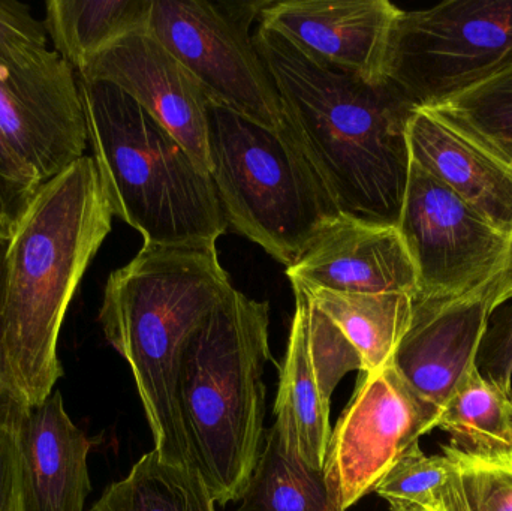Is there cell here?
Returning a JSON list of instances; mask_svg holds the SVG:
<instances>
[{
    "mask_svg": "<svg viewBox=\"0 0 512 511\" xmlns=\"http://www.w3.org/2000/svg\"><path fill=\"white\" fill-rule=\"evenodd\" d=\"M252 39L279 95L283 125L340 215L397 227L417 107L388 78L372 83L322 65L273 30L259 26Z\"/></svg>",
    "mask_w": 512,
    "mask_h": 511,
    "instance_id": "obj_1",
    "label": "cell"
},
{
    "mask_svg": "<svg viewBox=\"0 0 512 511\" xmlns=\"http://www.w3.org/2000/svg\"><path fill=\"white\" fill-rule=\"evenodd\" d=\"M92 156L42 183L15 224L5 254L3 351L12 395L35 407L62 378L66 312L113 227Z\"/></svg>",
    "mask_w": 512,
    "mask_h": 511,
    "instance_id": "obj_2",
    "label": "cell"
},
{
    "mask_svg": "<svg viewBox=\"0 0 512 511\" xmlns=\"http://www.w3.org/2000/svg\"><path fill=\"white\" fill-rule=\"evenodd\" d=\"M216 245H147L105 285L99 321L128 362L155 452L195 470L179 405L183 350L209 312L230 293Z\"/></svg>",
    "mask_w": 512,
    "mask_h": 511,
    "instance_id": "obj_3",
    "label": "cell"
},
{
    "mask_svg": "<svg viewBox=\"0 0 512 511\" xmlns=\"http://www.w3.org/2000/svg\"><path fill=\"white\" fill-rule=\"evenodd\" d=\"M270 306L231 288L186 342L179 405L195 468L216 504L240 501L264 447Z\"/></svg>",
    "mask_w": 512,
    "mask_h": 511,
    "instance_id": "obj_4",
    "label": "cell"
},
{
    "mask_svg": "<svg viewBox=\"0 0 512 511\" xmlns=\"http://www.w3.org/2000/svg\"><path fill=\"white\" fill-rule=\"evenodd\" d=\"M78 84L113 215L147 245H216L228 224L210 174L128 93L104 81Z\"/></svg>",
    "mask_w": 512,
    "mask_h": 511,
    "instance_id": "obj_5",
    "label": "cell"
},
{
    "mask_svg": "<svg viewBox=\"0 0 512 511\" xmlns=\"http://www.w3.org/2000/svg\"><path fill=\"white\" fill-rule=\"evenodd\" d=\"M209 153L227 224L286 267L340 216L283 122L265 128L209 102Z\"/></svg>",
    "mask_w": 512,
    "mask_h": 511,
    "instance_id": "obj_6",
    "label": "cell"
},
{
    "mask_svg": "<svg viewBox=\"0 0 512 511\" xmlns=\"http://www.w3.org/2000/svg\"><path fill=\"white\" fill-rule=\"evenodd\" d=\"M512 62V0H448L400 12L385 78L430 108Z\"/></svg>",
    "mask_w": 512,
    "mask_h": 511,
    "instance_id": "obj_7",
    "label": "cell"
},
{
    "mask_svg": "<svg viewBox=\"0 0 512 511\" xmlns=\"http://www.w3.org/2000/svg\"><path fill=\"white\" fill-rule=\"evenodd\" d=\"M265 5L153 0L149 29L188 69L210 104L277 129L283 122L279 95L249 35Z\"/></svg>",
    "mask_w": 512,
    "mask_h": 511,
    "instance_id": "obj_8",
    "label": "cell"
},
{
    "mask_svg": "<svg viewBox=\"0 0 512 511\" xmlns=\"http://www.w3.org/2000/svg\"><path fill=\"white\" fill-rule=\"evenodd\" d=\"M418 276L420 299H457L493 287L510 237L411 159L397 224Z\"/></svg>",
    "mask_w": 512,
    "mask_h": 511,
    "instance_id": "obj_9",
    "label": "cell"
},
{
    "mask_svg": "<svg viewBox=\"0 0 512 511\" xmlns=\"http://www.w3.org/2000/svg\"><path fill=\"white\" fill-rule=\"evenodd\" d=\"M441 410L421 398L394 368L364 375L331 432L324 479L340 510L372 494L394 465L438 426Z\"/></svg>",
    "mask_w": 512,
    "mask_h": 511,
    "instance_id": "obj_10",
    "label": "cell"
},
{
    "mask_svg": "<svg viewBox=\"0 0 512 511\" xmlns=\"http://www.w3.org/2000/svg\"><path fill=\"white\" fill-rule=\"evenodd\" d=\"M0 131L42 183L86 156L87 123L74 66L54 50L24 66L0 57Z\"/></svg>",
    "mask_w": 512,
    "mask_h": 511,
    "instance_id": "obj_11",
    "label": "cell"
},
{
    "mask_svg": "<svg viewBox=\"0 0 512 511\" xmlns=\"http://www.w3.org/2000/svg\"><path fill=\"white\" fill-rule=\"evenodd\" d=\"M77 74L128 93L210 174L209 101L149 24L117 39Z\"/></svg>",
    "mask_w": 512,
    "mask_h": 511,
    "instance_id": "obj_12",
    "label": "cell"
},
{
    "mask_svg": "<svg viewBox=\"0 0 512 511\" xmlns=\"http://www.w3.org/2000/svg\"><path fill=\"white\" fill-rule=\"evenodd\" d=\"M400 12L388 0H285L267 2L259 26L279 33L322 65L375 83L385 78Z\"/></svg>",
    "mask_w": 512,
    "mask_h": 511,
    "instance_id": "obj_13",
    "label": "cell"
},
{
    "mask_svg": "<svg viewBox=\"0 0 512 511\" xmlns=\"http://www.w3.org/2000/svg\"><path fill=\"white\" fill-rule=\"evenodd\" d=\"M292 288L417 297L418 276L396 225L337 216L292 266Z\"/></svg>",
    "mask_w": 512,
    "mask_h": 511,
    "instance_id": "obj_14",
    "label": "cell"
},
{
    "mask_svg": "<svg viewBox=\"0 0 512 511\" xmlns=\"http://www.w3.org/2000/svg\"><path fill=\"white\" fill-rule=\"evenodd\" d=\"M493 287L457 299H414L393 365L421 398L442 408L477 366L493 312Z\"/></svg>",
    "mask_w": 512,
    "mask_h": 511,
    "instance_id": "obj_15",
    "label": "cell"
},
{
    "mask_svg": "<svg viewBox=\"0 0 512 511\" xmlns=\"http://www.w3.org/2000/svg\"><path fill=\"white\" fill-rule=\"evenodd\" d=\"M411 159L453 189L496 230L512 234V167L429 108L408 123Z\"/></svg>",
    "mask_w": 512,
    "mask_h": 511,
    "instance_id": "obj_16",
    "label": "cell"
},
{
    "mask_svg": "<svg viewBox=\"0 0 512 511\" xmlns=\"http://www.w3.org/2000/svg\"><path fill=\"white\" fill-rule=\"evenodd\" d=\"M20 444L32 511H84L89 497L87 458L92 441L72 422L63 398L26 407Z\"/></svg>",
    "mask_w": 512,
    "mask_h": 511,
    "instance_id": "obj_17",
    "label": "cell"
},
{
    "mask_svg": "<svg viewBox=\"0 0 512 511\" xmlns=\"http://www.w3.org/2000/svg\"><path fill=\"white\" fill-rule=\"evenodd\" d=\"M279 378L273 428L286 452L297 456L310 470L324 473L333 432L331 399L325 396L319 384L310 356L306 312L298 300H295V314Z\"/></svg>",
    "mask_w": 512,
    "mask_h": 511,
    "instance_id": "obj_18",
    "label": "cell"
},
{
    "mask_svg": "<svg viewBox=\"0 0 512 511\" xmlns=\"http://www.w3.org/2000/svg\"><path fill=\"white\" fill-rule=\"evenodd\" d=\"M292 290L303 293L339 327L360 356L361 374H373L393 363L394 354L411 326L415 296Z\"/></svg>",
    "mask_w": 512,
    "mask_h": 511,
    "instance_id": "obj_19",
    "label": "cell"
},
{
    "mask_svg": "<svg viewBox=\"0 0 512 511\" xmlns=\"http://www.w3.org/2000/svg\"><path fill=\"white\" fill-rule=\"evenodd\" d=\"M153 0H50L44 24L75 71L117 39L149 24Z\"/></svg>",
    "mask_w": 512,
    "mask_h": 511,
    "instance_id": "obj_20",
    "label": "cell"
},
{
    "mask_svg": "<svg viewBox=\"0 0 512 511\" xmlns=\"http://www.w3.org/2000/svg\"><path fill=\"white\" fill-rule=\"evenodd\" d=\"M436 429L447 432L459 452H511L512 389L487 380L475 366L442 408Z\"/></svg>",
    "mask_w": 512,
    "mask_h": 511,
    "instance_id": "obj_21",
    "label": "cell"
},
{
    "mask_svg": "<svg viewBox=\"0 0 512 511\" xmlns=\"http://www.w3.org/2000/svg\"><path fill=\"white\" fill-rule=\"evenodd\" d=\"M89 511H216V503L197 470L165 462L153 450Z\"/></svg>",
    "mask_w": 512,
    "mask_h": 511,
    "instance_id": "obj_22",
    "label": "cell"
},
{
    "mask_svg": "<svg viewBox=\"0 0 512 511\" xmlns=\"http://www.w3.org/2000/svg\"><path fill=\"white\" fill-rule=\"evenodd\" d=\"M239 511H343L331 500L324 473L286 452L271 428Z\"/></svg>",
    "mask_w": 512,
    "mask_h": 511,
    "instance_id": "obj_23",
    "label": "cell"
},
{
    "mask_svg": "<svg viewBox=\"0 0 512 511\" xmlns=\"http://www.w3.org/2000/svg\"><path fill=\"white\" fill-rule=\"evenodd\" d=\"M429 110L512 167V62Z\"/></svg>",
    "mask_w": 512,
    "mask_h": 511,
    "instance_id": "obj_24",
    "label": "cell"
},
{
    "mask_svg": "<svg viewBox=\"0 0 512 511\" xmlns=\"http://www.w3.org/2000/svg\"><path fill=\"white\" fill-rule=\"evenodd\" d=\"M453 474L430 509L415 511H512V450L469 455L444 447ZM408 509V507H405Z\"/></svg>",
    "mask_w": 512,
    "mask_h": 511,
    "instance_id": "obj_25",
    "label": "cell"
},
{
    "mask_svg": "<svg viewBox=\"0 0 512 511\" xmlns=\"http://www.w3.org/2000/svg\"><path fill=\"white\" fill-rule=\"evenodd\" d=\"M453 474V464L445 455L427 456L420 444L412 447L376 489L390 507L430 509Z\"/></svg>",
    "mask_w": 512,
    "mask_h": 511,
    "instance_id": "obj_26",
    "label": "cell"
},
{
    "mask_svg": "<svg viewBox=\"0 0 512 511\" xmlns=\"http://www.w3.org/2000/svg\"><path fill=\"white\" fill-rule=\"evenodd\" d=\"M294 294L306 312L310 356L319 384L325 396L331 399L337 384L348 372L361 371L360 356L324 312L319 311L300 291H294Z\"/></svg>",
    "mask_w": 512,
    "mask_h": 511,
    "instance_id": "obj_27",
    "label": "cell"
},
{
    "mask_svg": "<svg viewBox=\"0 0 512 511\" xmlns=\"http://www.w3.org/2000/svg\"><path fill=\"white\" fill-rule=\"evenodd\" d=\"M24 408L11 393L0 395V511H32L20 444Z\"/></svg>",
    "mask_w": 512,
    "mask_h": 511,
    "instance_id": "obj_28",
    "label": "cell"
},
{
    "mask_svg": "<svg viewBox=\"0 0 512 511\" xmlns=\"http://www.w3.org/2000/svg\"><path fill=\"white\" fill-rule=\"evenodd\" d=\"M45 24L17 0H0V57L14 65H30L48 53Z\"/></svg>",
    "mask_w": 512,
    "mask_h": 511,
    "instance_id": "obj_29",
    "label": "cell"
},
{
    "mask_svg": "<svg viewBox=\"0 0 512 511\" xmlns=\"http://www.w3.org/2000/svg\"><path fill=\"white\" fill-rule=\"evenodd\" d=\"M41 185L36 171L0 131V231L8 239Z\"/></svg>",
    "mask_w": 512,
    "mask_h": 511,
    "instance_id": "obj_30",
    "label": "cell"
},
{
    "mask_svg": "<svg viewBox=\"0 0 512 511\" xmlns=\"http://www.w3.org/2000/svg\"><path fill=\"white\" fill-rule=\"evenodd\" d=\"M477 368L487 380L512 389V297L490 314Z\"/></svg>",
    "mask_w": 512,
    "mask_h": 511,
    "instance_id": "obj_31",
    "label": "cell"
},
{
    "mask_svg": "<svg viewBox=\"0 0 512 511\" xmlns=\"http://www.w3.org/2000/svg\"><path fill=\"white\" fill-rule=\"evenodd\" d=\"M8 239L0 237V395L11 393L9 389L8 377H6L5 351H3V333H5V324H3V302H5V254Z\"/></svg>",
    "mask_w": 512,
    "mask_h": 511,
    "instance_id": "obj_32",
    "label": "cell"
},
{
    "mask_svg": "<svg viewBox=\"0 0 512 511\" xmlns=\"http://www.w3.org/2000/svg\"><path fill=\"white\" fill-rule=\"evenodd\" d=\"M512 297V234L508 243L507 258L498 281L493 285V311Z\"/></svg>",
    "mask_w": 512,
    "mask_h": 511,
    "instance_id": "obj_33",
    "label": "cell"
},
{
    "mask_svg": "<svg viewBox=\"0 0 512 511\" xmlns=\"http://www.w3.org/2000/svg\"><path fill=\"white\" fill-rule=\"evenodd\" d=\"M391 511H414L409 509H399V507H396V509H391Z\"/></svg>",
    "mask_w": 512,
    "mask_h": 511,
    "instance_id": "obj_34",
    "label": "cell"
},
{
    "mask_svg": "<svg viewBox=\"0 0 512 511\" xmlns=\"http://www.w3.org/2000/svg\"><path fill=\"white\" fill-rule=\"evenodd\" d=\"M0 237H5V239H8V237H6L5 234L2 233V231H0Z\"/></svg>",
    "mask_w": 512,
    "mask_h": 511,
    "instance_id": "obj_35",
    "label": "cell"
}]
</instances>
